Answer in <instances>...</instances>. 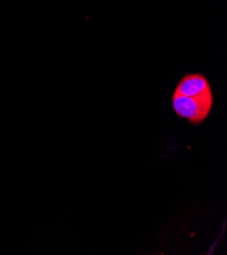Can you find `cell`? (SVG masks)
I'll list each match as a JSON object with an SVG mask.
<instances>
[{"mask_svg": "<svg viewBox=\"0 0 227 255\" xmlns=\"http://www.w3.org/2000/svg\"><path fill=\"white\" fill-rule=\"evenodd\" d=\"M213 102L212 90L195 97L183 96L175 92L172 96L174 112L180 118L189 120L193 125H199L207 119L212 110Z\"/></svg>", "mask_w": 227, "mask_h": 255, "instance_id": "cell-1", "label": "cell"}, {"mask_svg": "<svg viewBox=\"0 0 227 255\" xmlns=\"http://www.w3.org/2000/svg\"><path fill=\"white\" fill-rule=\"evenodd\" d=\"M209 90L212 89L206 76L201 73H191L184 76L174 92L187 97H195Z\"/></svg>", "mask_w": 227, "mask_h": 255, "instance_id": "cell-2", "label": "cell"}]
</instances>
